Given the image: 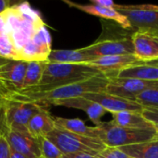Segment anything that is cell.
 <instances>
[{
	"label": "cell",
	"mask_w": 158,
	"mask_h": 158,
	"mask_svg": "<svg viewBox=\"0 0 158 158\" xmlns=\"http://www.w3.org/2000/svg\"><path fill=\"white\" fill-rule=\"evenodd\" d=\"M55 106H66V107H69V108L81 109L87 114V116L89 117L91 121L95 126H98L102 123L101 118L106 113V110L105 108H103L99 104H97L94 101H91L89 99H86L83 96L61 100V101H58L57 103H56Z\"/></svg>",
	"instance_id": "obj_16"
},
{
	"label": "cell",
	"mask_w": 158,
	"mask_h": 158,
	"mask_svg": "<svg viewBox=\"0 0 158 158\" xmlns=\"http://www.w3.org/2000/svg\"><path fill=\"white\" fill-rule=\"evenodd\" d=\"M95 59L82 52L81 48L73 50H52L47 61L59 64H87Z\"/></svg>",
	"instance_id": "obj_19"
},
{
	"label": "cell",
	"mask_w": 158,
	"mask_h": 158,
	"mask_svg": "<svg viewBox=\"0 0 158 158\" xmlns=\"http://www.w3.org/2000/svg\"><path fill=\"white\" fill-rule=\"evenodd\" d=\"M37 141L41 152V158H63L64 155L46 137H38Z\"/></svg>",
	"instance_id": "obj_25"
},
{
	"label": "cell",
	"mask_w": 158,
	"mask_h": 158,
	"mask_svg": "<svg viewBox=\"0 0 158 158\" xmlns=\"http://www.w3.org/2000/svg\"><path fill=\"white\" fill-rule=\"evenodd\" d=\"M63 158H97V156L88 153H77L71 155H65L63 156Z\"/></svg>",
	"instance_id": "obj_31"
},
{
	"label": "cell",
	"mask_w": 158,
	"mask_h": 158,
	"mask_svg": "<svg viewBox=\"0 0 158 158\" xmlns=\"http://www.w3.org/2000/svg\"><path fill=\"white\" fill-rule=\"evenodd\" d=\"M1 101H2V100H1V98H0V102H1Z\"/></svg>",
	"instance_id": "obj_38"
},
{
	"label": "cell",
	"mask_w": 158,
	"mask_h": 158,
	"mask_svg": "<svg viewBox=\"0 0 158 158\" xmlns=\"http://www.w3.org/2000/svg\"><path fill=\"white\" fill-rule=\"evenodd\" d=\"M55 128V118L46 107H42L28 124V131L35 138L46 137Z\"/></svg>",
	"instance_id": "obj_18"
},
{
	"label": "cell",
	"mask_w": 158,
	"mask_h": 158,
	"mask_svg": "<svg viewBox=\"0 0 158 158\" xmlns=\"http://www.w3.org/2000/svg\"><path fill=\"white\" fill-rule=\"evenodd\" d=\"M134 101L143 108L158 109V89H148L142 92Z\"/></svg>",
	"instance_id": "obj_24"
},
{
	"label": "cell",
	"mask_w": 158,
	"mask_h": 158,
	"mask_svg": "<svg viewBox=\"0 0 158 158\" xmlns=\"http://www.w3.org/2000/svg\"><path fill=\"white\" fill-rule=\"evenodd\" d=\"M118 11L127 17L133 30H146L158 33V12L144 7L143 5H116Z\"/></svg>",
	"instance_id": "obj_10"
},
{
	"label": "cell",
	"mask_w": 158,
	"mask_h": 158,
	"mask_svg": "<svg viewBox=\"0 0 158 158\" xmlns=\"http://www.w3.org/2000/svg\"><path fill=\"white\" fill-rule=\"evenodd\" d=\"M107 79L108 84L105 93L131 101H134L135 97L145 90L158 89V81H148L137 79H118L113 77Z\"/></svg>",
	"instance_id": "obj_9"
},
{
	"label": "cell",
	"mask_w": 158,
	"mask_h": 158,
	"mask_svg": "<svg viewBox=\"0 0 158 158\" xmlns=\"http://www.w3.org/2000/svg\"><path fill=\"white\" fill-rule=\"evenodd\" d=\"M113 123L119 127L131 128V129H146L154 127L149 121H147L142 113L133 111H122L112 113Z\"/></svg>",
	"instance_id": "obj_21"
},
{
	"label": "cell",
	"mask_w": 158,
	"mask_h": 158,
	"mask_svg": "<svg viewBox=\"0 0 158 158\" xmlns=\"http://www.w3.org/2000/svg\"><path fill=\"white\" fill-rule=\"evenodd\" d=\"M58 150L65 155L88 153L96 156L106 146L99 140L67 131L57 126L46 136Z\"/></svg>",
	"instance_id": "obj_6"
},
{
	"label": "cell",
	"mask_w": 158,
	"mask_h": 158,
	"mask_svg": "<svg viewBox=\"0 0 158 158\" xmlns=\"http://www.w3.org/2000/svg\"><path fill=\"white\" fill-rule=\"evenodd\" d=\"M6 138L12 151L28 158H41L37 138L29 131H8Z\"/></svg>",
	"instance_id": "obj_13"
},
{
	"label": "cell",
	"mask_w": 158,
	"mask_h": 158,
	"mask_svg": "<svg viewBox=\"0 0 158 158\" xmlns=\"http://www.w3.org/2000/svg\"><path fill=\"white\" fill-rule=\"evenodd\" d=\"M101 74L104 73L88 64H59L47 61L39 85L19 93L50 91L65 85L83 81Z\"/></svg>",
	"instance_id": "obj_4"
},
{
	"label": "cell",
	"mask_w": 158,
	"mask_h": 158,
	"mask_svg": "<svg viewBox=\"0 0 158 158\" xmlns=\"http://www.w3.org/2000/svg\"><path fill=\"white\" fill-rule=\"evenodd\" d=\"M131 158H158V141L152 140L119 148Z\"/></svg>",
	"instance_id": "obj_23"
},
{
	"label": "cell",
	"mask_w": 158,
	"mask_h": 158,
	"mask_svg": "<svg viewBox=\"0 0 158 158\" xmlns=\"http://www.w3.org/2000/svg\"><path fill=\"white\" fill-rule=\"evenodd\" d=\"M10 158H28L24 156H22L21 154H19L17 152H14L11 150V155H10Z\"/></svg>",
	"instance_id": "obj_33"
},
{
	"label": "cell",
	"mask_w": 158,
	"mask_h": 158,
	"mask_svg": "<svg viewBox=\"0 0 158 158\" xmlns=\"http://www.w3.org/2000/svg\"><path fill=\"white\" fill-rule=\"evenodd\" d=\"M139 63H141V61H139L134 55H118L97 57L87 64L99 69L106 77H109L125 68Z\"/></svg>",
	"instance_id": "obj_15"
},
{
	"label": "cell",
	"mask_w": 158,
	"mask_h": 158,
	"mask_svg": "<svg viewBox=\"0 0 158 158\" xmlns=\"http://www.w3.org/2000/svg\"><path fill=\"white\" fill-rule=\"evenodd\" d=\"M133 55L143 63L158 59V33L146 30H135L131 35Z\"/></svg>",
	"instance_id": "obj_11"
},
{
	"label": "cell",
	"mask_w": 158,
	"mask_h": 158,
	"mask_svg": "<svg viewBox=\"0 0 158 158\" xmlns=\"http://www.w3.org/2000/svg\"><path fill=\"white\" fill-rule=\"evenodd\" d=\"M6 118L9 131H28V124L31 118L43 107L32 103L3 100Z\"/></svg>",
	"instance_id": "obj_7"
},
{
	"label": "cell",
	"mask_w": 158,
	"mask_h": 158,
	"mask_svg": "<svg viewBox=\"0 0 158 158\" xmlns=\"http://www.w3.org/2000/svg\"><path fill=\"white\" fill-rule=\"evenodd\" d=\"M95 127L98 131V140L106 147L120 148L149 142L154 140L156 134L155 126L146 129H131L119 127L113 123L112 120L102 122Z\"/></svg>",
	"instance_id": "obj_5"
},
{
	"label": "cell",
	"mask_w": 158,
	"mask_h": 158,
	"mask_svg": "<svg viewBox=\"0 0 158 158\" xmlns=\"http://www.w3.org/2000/svg\"><path fill=\"white\" fill-rule=\"evenodd\" d=\"M11 148L6 136H0V158H10Z\"/></svg>",
	"instance_id": "obj_29"
},
{
	"label": "cell",
	"mask_w": 158,
	"mask_h": 158,
	"mask_svg": "<svg viewBox=\"0 0 158 158\" xmlns=\"http://www.w3.org/2000/svg\"><path fill=\"white\" fill-rule=\"evenodd\" d=\"M144 118L154 126H158V109L143 108L142 112Z\"/></svg>",
	"instance_id": "obj_27"
},
{
	"label": "cell",
	"mask_w": 158,
	"mask_h": 158,
	"mask_svg": "<svg viewBox=\"0 0 158 158\" xmlns=\"http://www.w3.org/2000/svg\"><path fill=\"white\" fill-rule=\"evenodd\" d=\"M8 127L6 118V112H5V106L3 102H0V136H6L8 131Z\"/></svg>",
	"instance_id": "obj_28"
},
{
	"label": "cell",
	"mask_w": 158,
	"mask_h": 158,
	"mask_svg": "<svg viewBox=\"0 0 158 158\" xmlns=\"http://www.w3.org/2000/svg\"><path fill=\"white\" fill-rule=\"evenodd\" d=\"M97 158H131L123 153L119 148L106 147L103 151L96 155Z\"/></svg>",
	"instance_id": "obj_26"
},
{
	"label": "cell",
	"mask_w": 158,
	"mask_h": 158,
	"mask_svg": "<svg viewBox=\"0 0 158 158\" xmlns=\"http://www.w3.org/2000/svg\"><path fill=\"white\" fill-rule=\"evenodd\" d=\"M44 27L41 14L28 2L13 4L0 13V56L20 60L24 50Z\"/></svg>",
	"instance_id": "obj_1"
},
{
	"label": "cell",
	"mask_w": 158,
	"mask_h": 158,
	"mask_svg": "<svg viewBox=\"0 0 158 158\" xmlns=\"http://www.w3.org/2000/svg\"><path fill=\"white\" fill-rule=\"evenodd\" d=\"M108 84V79L105 74L94 76L83 81L65 85L45 92H25L16 93L8 95L4 100L18 101L24 103H32L43 107L55 106L61 100L83 96L88 93L105 92Z\"/></svg>",
	"instance_id": "obj_2"
},
{
	"label": "cell",
	"mask_w": 158,
	"mask_h": 158,
	"mask_svg": "<svg viewBox=\"0 0 158 158\" xmlns=\"http://www.w3.org/2000/svg\"><path fill=\"white\" fill-rule=\"evenodd\" d=\"M27 62L9 59L0 66V95L2 101L22 89Z\"/></svg>",
	"instance_id": "obj_8"
},
{
	"label": "cell",
	"mask_w": 158,
	"mask_h": 158,
	"mask_svg": "<svg viewBox=\"0 0 158 158\" xmlns=\"http://www.w3.org/2000/svg\"><path fill=\"white\" fill-rule=\"evenodd\" d=\"M64 2L67 5H69L70 7H74V8L81 10L85 13H88L90 15L99 17L105 20L113 21V22L118 24L121 28H123L125 30L134 31L130 20L127 19V17L124 16L123 14H121L116 8L104 7V6H97V5L92 4V3L89 5H81V4H78V3L69 1V0H65Z\"/></svg>",
	"instance_id": "obj_14"
},
{
	"label": "cell",
	"mask_w": 158,
	"mask_h": 158,
	"mask_svg": "<svg viewBox=\"0 0 158 158\" xmlns=\"http://www.w3.org/2000/svg\"><path fill=\"white\" fill-rule=\"evenodd\" d=\"M47 60L45 61H30L27 62L22 89L19 91H26L32 89L39 85L42 81Z\"/></svg>",
	"instance_id": "obj_22"
},
{
	"label": "cell",
	"mask_w": 158,
	"mask_h": 158,
	"mask_svg": "<svg viewBox=\"0 0 158 158\" xmlns=\"http://www.w3.org/2000/svg\"><path fill=\"white\" fill-rule=\"evenodd\" d=\"M145 64H147V65H151V66H156V67H158V59L157 60H154V61H150V62H146Z\"/></svg>",
	"instance_id": "obj_36"
},
{
	"label": "cell",
	"mask_w": 158,
	"mask_h": 158,
	"mask_svg": "<svg viewBox=\"0 0 158 158\" xmlns=\"http://www.w3.org/2000/svg\"><path fill=\"white\" fill-rule=\"evenodd\" d=\"M8 60H9V59H7V58H5V57H3V56H0V66L4 65V64H5V63H6ZM0 98H1V100H2V97H1V95H0Z\"/></svg>",
	"instance_id": "obj_35"
},
{
	"label": "cell",
	"mask_w": 158,
	"mask_h": 158,
	"mask_svg": "<svg viewBox=\"0 0 158 158\" xmlns=\"http://www.w3.org/2000/svg\"><path fill=\"white\" fill-rule=\"evenodd\" d=\"M83 97L99 104L103 108L106 110V112L111 114L122 111H133L142 113L143 110V107L134 101L111 95L105 92L88 93L85 94Z\"/></svg>",
	"instance_id": "obj_12"
},
{
	"label": "cell",
	"mask_w": 158,
	"mask_h": 158,
	"mask_svg": "<svg viewBox=\"0 0 158 158\" xmlns=\"http://www.w3.org/2000/svg\"><path fill=\"white\" fill-rule=\"evenodd\" d=\"M111 77L118 79H137L148 81H158V67L141 62L139 64L125 68L106 78Z\"/></svg>",
	"instance_id": "obj_17"
},
{
	"label": "cell",
	"mask_w": 158,
	"mask_h": 158,
	"mask_svg": "<svg viewBox=\"0 0 158 158\" xmlns=\"http://www.w3.org/2000/svg\"><path fill=\"white\" fill-rule=\"evenodd\" d=\"M143 6H144V7H146L148 9L158 12V6H156V5H143Z\"/></svg>",
	"instance_id": "obj_34"
},
{
	"label": "cell",
	"mask_w": 158,
	"mask_h": 158,
	"mask_svg": "<svg viewBox=\"0 0 158 158\" xmlns=\"http://www.w3.org/2000/svg\"><path fill=\"white\" fill-rule=\"evenodd\" d=\"M102 33L88 46L81 48L87 55L97 58L107 56L133 55L131 35L134 31L125 30L110 20H101Z\"/></svg>",
	"instance_id": "obj_3"
},
{
	"label": "cell",
	"mask_w": 158,
	"mask_h": 158,
	"mask_svg": "<svg viewBox=\"0 0 158 158\" xmlns=\"http://www.w3.org/2000/svg\"><path fill=\"white\" fill-rule=\"evenodd\" d=\"M92 4L100 6H104V7H111V8H115L116 7V3L111 1V0H92L91 1Z\"/></svg>",
	"instance_id": "obj_30"
},
{
	"label": "cell",
	"mask_w": 158,
	"mask_h": 158,
	"mask_svg": "<svg viewBox=\"0 0 158 158\" xmlns=\"http://www.w3.org/2000/svg\"><path fill=\"white\" fill-rule=\"evenodd\" d=\"M13 4H12L11 1H8V0H0V13H2L3 11H5L8 7H10Z\"/></svg>",
	"instance_id": "obj_32"
},
{
	"label": "cell",
	"mask_w": 158,
	"mask_h": 158,
	"mask_svg": "<svg viewBox=\"0 0 158 158\" xmlns=\"http://www.w3.org/2000/svg\"><path fill=\"white\" fill-rule=\"evenodd\" d=\"M56 126L69 131L71 133H75L78 135L97 139L98 140V131L97 128L86 126L85 123L79 118H55ZM100 141V140H99Z\"/></svg>",
	"instance_id": "obj_20"
},
{
	"label": "cell",
	"mask_w": 158,
	"mask_h": 158,
	"mask_svg": "<svg viewBox=\"0 0 158 158\" xmlns=\"http://www.w3.org/2000/svg\"><path fill=\"white\" fill-rule=\"evenodd\" d=\"M155 128H156V137H155L154 140H157L158 141V126H155Z\"/></svg>",
	"instance_id": "obj_37"
}]
</instances>
